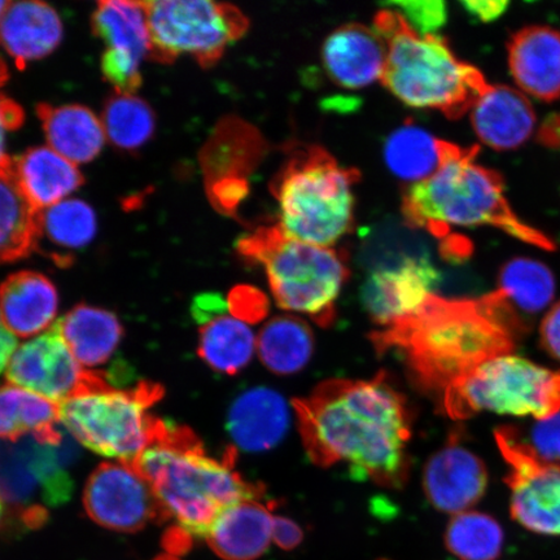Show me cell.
<instances>
[{"label": "cell", "mask_w": 560, "mask_h": 560, "mask_svg": "<svg viewBox=\"0 0 560 560\" xmlns=\"http://www.w3.org/2000/svg\"><path fill=\"white\" fill-rule=\"evenodd\" d=\"M301 439L314 465L339 462L377 486L408 479L411 417L404 396L380 374L371 381L331 380L293 400Z\"/></svg>", "instance_id": "cell-1"}, {"label": "cell", "mask_w": 560, "mask_h": 560, "mask_svg": "<svg viewBox=\"0 0 560 560\" xmlns=\"http://www.w3.org/2000/svg\"><path fill=\"white\" fill-rule=\"evenodd\" d=\"M523 327L495 292L476 300L433 293L420 310L373 335L380 353L396 350L416 381L445 392L480 363L511 353Z\"/></svg>", "instance_id": "cell-2"}, {"label": "cell", "mask_w": 560, "mask_h": 560, "mask_svg": "<svg viewBox=\"0 0 560 560\" xmlns=\"http://www.w3.org/2000/svg\"><path fill=\"white\" fill-rule=\"evenodd\" d=\"M235 457L234 447L221 459L210 457L188 427L163 420L156 439L130 466L149 482L166 521L190 537L207 538L223 511L265 494L235 470Z\"/></svg>", "instance_id": "cell-3"}, {"label": "cell", "mask_w": 560, "mask_h": 560, "mask_svg": "<svg viewBox=\"0 0 560 560\" xmlns=\"http://www.w3.org/2000/svg\"><path fill=\"white\" fill-rule=\"evenodd\" d=\"M478 147L464 149L447 142L440 170L411 185L402 198L406 223L446 240L453 228L492 226L515 240L546 250L555 242L517 217L505 195L501 175L476 163Z\"/></svg>", "instance_id": "cell-4"}, {"label": "cell", "mask_w": 560, "mask_h": 560, "mask_svg": "<svg viewBox=\"0 0 560 560\" xmlns=\"http://www.w3.org/2000/svg\"><path fill=\"white\" fill-rule=\"evenodd\" d=\"M374 31L388 50L381 82L409 107L438 109L457 120L490 88L480 70L459 60L443 37L419 35L400 12H377Z\"/></svg>", "instance_id": "cell-5"}, {"label": "cell", "mask_w": 560, "mask_h": 560, "mask_svg": "<svg viewBox=\"0 0 560 560\" xmlns=\"http://www.w3.org/2000/svg\"><path fill=\"white\" fill-rule=\"evenodd\" d=\"M354 167L341 166L319 145H292L270 184L279 207V228L287 236L331 248L352 231Z\"/></svg>", "instance_id": "cell-6"}, {"label": "cell", "mask_w": 560, "mask_h": 560, "mask_svg": "<svg viewBox=\"0 0 560 560\" xmlns=\"http://www.w3.org/2000/svg\"><path fill=\"white\" fill-rule=\"evenodd\" d=\"M236 249L244 260L262 266L280 307L307 314L322 326L331 324L349 277L341 252L292 240L278 225L243 235Z\"/></svg>", "instance_id": "cell-7"}, {"label": "cell", "mask_w": 560, "mask_h": 560, "mask_svg": "<svg viewBox=\"0 0 560 560\" xmlns=\"http://www.w3.org/2000/svg\"><path fill=\"white\" fill-rule=\"evenodd\" d=\"M163 396L155 383L117 389L104 380L60 404V422L90 451L131 465L158 436L163 419L150 409Z\"/></svg>", "instance_id": "cell-8"}, {"label": "cell", "mask_w": 560, "mask_h": 560, "mask_svg": "<svg viewBox=\"0 0 560 560\" xmlns=\"http://www.w3.org/2000/svg\"><path fill=\"white\" fill-rule=\"evenodd\" d=\"M446 415L466 419L481 411L541 420L560 411V371L513 353L493 357L444 392Z\"/></svg>", "instance_id": "cell-9"}, {"label": "cell", "mask_w": 560, "mask_h": 560, "mask_svg": "<svg viewBox=\"0 0 560 560\" xmlns=\"http://www.w3.org/2000/svg\"><path fill=\"white\" fill-rule=\"evenodd\" d=\"M151 38L150 59L173 62L191 55L202 68L219 62L229 45L248 31L241 10L209 0L144 2Z\"/></svg>", "instance_id": "cell-10"}, {"label": "cell", "mask_w": 560, "mask_h": 560, "mask_svg": "<svg viewBox=\"0 0 560 560\" xmlns=\"http://www.w3.org/2000/svg\"><path fill=\"white\" fill-rule=\"evenodd\" d=\"M60 446L33 436L0 443V500L27 528L40 527L47 508L60 506L72 495L73 481L66 470L70 457Z\"/></svg>", "instance_id": "cell-11"}, {"label": "cell", "mask_w": 560, "mask_h": 560, "mask_svg": "<svg viewBox=\"0 0 560 560\" xmlns=\"http://www.w3.org/2000/svg\"><path fill=\"white\" fill-rule=\"evenodd\" d=\"M5 377L10 384L58 405L105 380L75 360L58 322L16 349Z\"/></svg>", "instance_id": "cell-12"}, {"label": "cell", "mask_w": 560, "mask_h": 560, "mask_svg": "<svg viewBox=\"0 0 560 560\" xmlns=\"http://www.w3.org/2000/svg\"><path fill=\"white\" fill-rule=\"evenodd\" d=\"M83 505L91 520L117 532L132 534L151 522L166 521L149 482L135 467L121 462L102 464L90 475Z\"/></svg>", "instance_id": "cell-13"}, {"label": "cell", "mask_w": 560, "mask_h": 560, "mask_svg": "<svg viewBox=\"0 0 560 560\" xmlns=\"http://www.w3.org/2000/svg\"><path fill=\"white\" fill-rule=\"evenodd\" d=\"M497 445L510 468V515L524 529L542 536H560V470L538 464L500 430Z\"/></svg>", "instance_id": "cell-14"}, {"label": "cell", "mask_w": 560, "mask_h": 560, "mask_svg": "<svg viewBox=\"0 0 560 560\" xmlns=\"http://www.w3.org/2000/svg\"><path fill=\"white\" fill-rule=\"evenodd\" d=\"M439 272L424 257H405L376 269L361 290L363 307L377 325L388 327L417 313L433 295Z\"/></svg>", "instance_id": "cell-15"}, {"label": "cell", "mask_w": 560, "mask_h": 560, "mask_svg": "<svg viewBox=\"0 0 560 560\" xmlns=\"http://www.w3.org/2000/svg\"><path fill=\"white\" fill-rule=\"evenodd\" d=\"M423 482L433 508L457 515L470 511L485 497L488 471L478 455L454 441L429 460Z\"/></svg>", "instance_id": "cell-16"}, {"label": "cell", "mask_w": 560, "mask_h": 560, "mask_svg": "<svg viewBox=\"0 0 560 560\" xmlns=\"http://www.w3.org/2000/svg\"><path fill=\"white\" fill-rule=\"evenodd\" d=\"M510 74L523 94L541 102L560 97V31L525 26L510 38Z\"/></svg>", "instance_id": "cell-17"}, {"label": "cell", "mask_w": 560, "mask_h": 560, "mask_svg": "<svg viewBox=\"0 0 560 560\" xmlns=\"http://www.w3.org/2000/svg\"><path fill=\"white\" fill-rule=\"evenodd\" d=\"M387 54L381 35L361 24L339 27L322 47L327 74L336 85L348 90L365 89L382 81Z\"/></svg>", "instance_id": "cell-18"}, {"label": "cell", "mask_w": 560, "mask_h": 560, "mask_svg": "<svg viewBox=\"0 0 560 560\" xmlns=\"http://www.w3.org/2000/svg\"><path fill=\"white\" fill-rule=\"evenodd\" d=\"M471 124L482 143L497 151L520 149L534 136V105L521 90L499 85L486 91L471 110Z\"/></svg>", "instance_id": "cell-19"}, {"label": "cell", "mask_w": 560, "mask_h": 560, "mask_svg": "<svg viewBox=\"0 0 560 560\" xmlns=\"http://www.w3.org/2000/svg\"><path fill=\"white\" fill-rule=\"evenodd\" d=\"M61 38L58 12L44 2H10L0 21V45L19 69L54 52Z\"/></svg>", "instance_id": "cell-20"}, {"label": "cell", "mask_w": 560, "mask_h": 560, "mask_svg": "<svg viewBox=\"0 0 560 560\" xmlns=\"http://www.w3.org/2000/svg\"><path fill=\"white\" fill-rule=\"evenodd\" d=\"M290 425L289 406L278 392L254 388L231 406L228 429L245 452L269 451L280 443Z\"/></svg>", "instance_id": "cell-21"}, {"label": "cell", "mask_w": 560, "mask_h": 560, "mask_svg": "<svg viewBox=\"0 0 560 560\" xmlns=\"http://www.w3.org/2000/svg\"><path fill=\"white\" fill-rule=\"evenodd\" d=\"M58 304V291L39 272L19 271L0 284V314L9 330L20 338L48 330Z\"/></svg>", "instance_id": "cell-22"}, {"label": "cell", "mask_w": 560, "mask_h": 560, "mask_svg": "<svg viewBox=\"0 0 560 560\" xmlns=\"http://www.w3.org/2000/svg\"><path fill=\"white\" fill-rule=\"evenodd\" d=\"M271 508L257 500L230 506L213 524L206 540L225 560H256L268 550L271 538Z\"/></svg>", "instance_id": "cell-23"}, {"label": "cell", "mask_w": 560, "mask_h": 560, "mask_svg": "<svg viewBox=\"0 0 560 560\" xmlns=\"http://www.w3.org/2000/svg\"><path fill=\"white\" fill-rule=\"evenodd\" d=\"M39 214L21 185L15 160H0V264L21 260L38 247Z\"/></svg>", "instance_id": "cell-24"}, {"label": "cell", "mask_w": 560, "mask_h": 560, "mask_svg": "<svg viewBox=\"0 0 560 560\" xmlns=\"http://www.w3.org/2000/svg\"><path fill=\"white\" fill-rule=\"evenodd\" d=\"M37 115L50 149L70 163L86 164L100 155L105 131L94 112L77 104H39Z\"/></svg>", "instance_id": "cell-25"}, {"label": "cell", "mask_w": 560, "mask_h": 560, "mask_svg": "<svg viewBox=\"0 0 560 560\" xmlns=\"http://www.w3.org/2000/svg\"><path fill=\"white\" fill-rule=\"evenodd\" d=\"M59 405L33 392L7 384L0 387V440L5 443L33 436L39 443L60 445Z\"/></svg>", "instance_id": "cell-26"}, {"label": "cell", "mask_w": 560, "mask_h": 560, "mask_svg": "<svg viewBox=\"0 0 560 560\" xmlns=\"http://www.w3.org/2000/svg\"><path fill=\"white\" fill-rule=\"evenodd\" d=\"M62 338L83 368L103 365L120 345L124 328L114 313L77 305L58 320Z\"/></svg>", "instance_id": "cell-27"}, {"label": "cell", "mask_w": 560, "mask_h": 560, "mask_svg": "<svg viewBox=\"0 0 560 560\" xmlns=\"http://www.w3.org/2000/svg\"><path fill=\"white\" fill-rule=\"evenodd\" d=\"M18 175L31 201L39 210L65 201L79 190L83 175L75 164L50 147H35L15 159Z\"/></svg>", "instance_id": "cell-28"}, {"label": "cell", "mask_w": 560, "mask_h": 560, "mask_svg": "<svg viewBox=\"0 0 560 560\" xmlns=\"http://www.w3.org/2000/svg\"><path fill=\"white\" fill-rule=\"evenodd\" d=\"M556 291V277L548 266L534 258L516 257L502 266L494 292L524 325V318L548 310Z\"/></svg>", "instance_id": "cell-29"}, {"label": "cell", "mask_w": 560, "mask_h": 560, "mask_svg": "<svg viewBox=\"0 0 560 560\" xmlns=\"http://www.w3.org/2000/svg\"><path fill=\"white\" fill-rule=\"evenodd\" d=\"M446 145L417 124L406 122L385 140V165L396 178L415 185L440 170Z\"/></svg>", "instance_id": "cell-30"}, {"label": "cell", "mask_w": 560, "mask_h": 560, "mask_svg": "<svg viewBox=\"0 0 560 560\" xmlns=\"http://www.w3.org/2000/svg\"><path fill=\"white\" fill-rule=\"evenodd\" d=\"M93 31L105 51L130 56L142 62L150 58L151 38L144 2L104 0L93 15Z\"/></svg>", "instance_id": "cell-31"}, {"label": "cell", "mask_w": 560, "mask_h": 560, "mask_svg": "<svg viewBox=\"0 0 560 560\" xmlns=\"http://www.w3.org/2000/svg\"><path fill=\"white\" fill-rule=\"evenodd\" d=\"M256 350V339L245 322L223 313L202 322L198 353L210 369L235 375L248 365Z\"/></svg>", "instance_id": "cell-32"}, {"label": "cell", "mask_w": 560, "mask_h": 560, "mask_svg": "<svg viewBox=\"0 0 560 560\" xmlns=\"http://www.w3.org/2000/svg\"><path fill=\"white\" fill-rule=\"evenodd\" d=\"M313 334L296 317H277L262 328L257 348L266 368L279 375L299 373L313 353Z\"/></svg>", "instance_id": "cell-33"}, {"label": "cell", "mask_w": 560, "mask_h": 560, "mask_svg": "<svg viewBox=\"0 0 560 560\" xmlns=\"http://www.w3.org/2000/svg\"><path fill=\"white\" fill-rule=\"evenodd\" d=\"M503 544L502 525L480 511H465L447 524L446 549L459 560H499Z\"/></svg>", "instance_id": "cell-34"}, {"label": "cell", "mask_w": 560, "mask_h": 560, "mask_svg": "<svg viewBox=\"0 0 560 560\" xmlns=\"http://www.w3.org/2000/svg\"><path fill=\"white\" fill-rule=\"evenodd\" d=\"M103 128L112 144L132 151L153 136L155 116L150 105L135 94L116 93L105 103Z\"/></svg>", "instance_id": "cell-35"}, {"label": "cell", "mask_w": 560, "mask_h": 560, "mask_svg": "<svg viewBox=\"0 0 560 560\" xmlns=\"http://www.w3.org/2000/svg\"><path fill=\"white\" fill-rule=\"evenodd\" d=\"M95 234L96 215L85 201L66 199L40 210L39 241L45 237L55 247L81 249L94 240Z\"/></svg>", "instance_id": "cell-36"}, {"label": "cell", "mask_w": 560, "mask_h": 560, "mask_svg": "<svg viewBox=\"0 0 560 560\" xmlns=\"http://www.w3.org/2000/svg\"><path fill=\"white\" fill-rule=\"evenodd\" d=\"M499 430L538 464L560 470V411L550 418L535 420L527 429L501 427Z\"/></svg>", "instance_id": "cell-37"}, {"label": "cell", "mask_w": 560, "mask_h": 560, "mask_svg": "<svg viewBox=\"0 0 560 560\" xmlns=\"http://www.w3.org/2000/svg\"><path fill=\"white\" fill-rule=\"evenodd\" d=\"M384 7L400 12L419 35L436 34L447 20L446 3L441 0H402Z\"/></svg>", "instance_id": "cell-38"}, {"label": "cell", "mask_w": 560, "mask_h": 560, "mask_svg": "<svg viewBox=\"0 0 560 560\" xmlns=\"http://www.w3.org/2000/svg\"><path fill=\"white\" fill-rule=\"evenodd\" d=\"M229 310L235 318L243 322L262 319L268 313L269 303L260 291L252 287H237L229 296Z\"/></svg>", "instance_id": "cell-39"}, {"label": "cell", "mask_w": 560, "mask_h": 560, "mask_svg": "<svg viewBox=\"0 0 560 560\" xmlns=\"http://www.w3.org/2000/svg\"><path fill=\"white\" fill-rule=\"evenodd\" d=\"M540 345L552 360L560 362V301L550 306L540 326Z\"/></svg>", "instance_id": "cell-40"}, {"label": "cell", "mask_w": 560, "mask_h": 560, "mask_svg": "<svg viewBox=\"0 0 560 560\" xmlns=\"http://www.w3.org/2000/svg\"><path fill=\"white\" fill-rule=\"evenodd\" d=\"M272 541L283 550H293L303 542L304 534L300 525L284 516H275L271 530Z\"/></svg>", "instance_id": "cell-41"}, {"label": "cell", "mask_w": 560, "mask_h": 560, "mask_svg": "<svg viewBox=\"0 0 560 560\" xmlns=\"http://www.w3.org/2000/svg\"><path fill=\"white\" fill-rule=\"evenodd\" d=\"M23 121V108L10 97L0 94V160L5 158V132L19 129Z\"/></svg>", "instance_id": "cell-42"}, {"label": "cell", "mask_w": 560, "mask_h": 560, "mask_svg": "<svg viewBox=\"0 0 560 560\" xmlns=\"http://www.w3.org/2000/svg\"><path fill=\"white\" fill-rule=\"evenodd\" d=\"M460 4L474 19L481 21V23H492V21L500 19L510 5L505 0H475V2L467 0V2Z\"/></svg>", "instance_id": "cell-43"}, {"label": "cell", "mask_w": 560, "mask_h": 560, "mask_svg": "<svg viewBox=\"0 0 560 560\" xmlns=\"http://www.w3.org/2000/svg\"><path fill=\"white\" fill-rule=\"evenodd\" d=\"M16 336L9 330V327L4 324L2 314H0V373H3L7 366H9L12 355L16 352Z\"/></svg>", "instance_id": "cell-44"}, {"label": "cell", "mask_w": 560, "mask_h": 560, "mask_svg": "<svg viewBox=\"0 0 560 560\" xmlns=\"http://www.w3.org/2000/svg\"><path fill=\"white\" fill-rule=\"evenodd\" d=\"M7 80H9V69H7L3 59L0 58V86H2Z\"/></svg>", "instance_id": "cell-45"}, {"label": "cell", "mask_w": 560, "mask_h": 560, "mask_svg": "<svg viewBox=\"0 0 560 560\" xmlns=\"http://www.w3.org/2000/svg\"><path fill=\"white\" fill-rule=\"evenodd\" d=\"M10 2H4V0H0V21H2L7 7H9Z\"/></svg>", "instance_id": "cell-46"}, {"label": "cell", "mask_w": 560, "mask_h": 560, "mask_svg": "<svg viewBox=\"0 0 560 560\" xmlns=\"http://www.w3.org/2000/svg\"><path fill=\"white\" fill-rule=\"evenodd\" d=\"M155 560H178L177 558H175L174 556L172 555H165V556H160L158 557Z\"/></svg>", "instance_id": "cell-47"}, {"label": "cell", "mask_w": 560, "mask_h": 560, "mask_svg": "<svg viewBox=\"0 0 560 560\" xmlns=\"http://www.w3.org/2000/svg\"><path fill=\"white\" fill-rule=\"evenodd\" d=\"M2 515H3V502H2V500H0V520H2Z\"/></svg>", "instance_id": "cell-48"}]
</instances>
